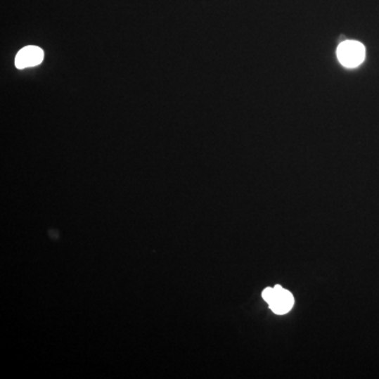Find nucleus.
I'll return each instance as SVG.
<instances>
[{
    "label": "nucleus",
    "instance_id": "20e7f679",
    "mask_svg": "<svg viewBox=\"0 0 379 379\" xmlns=\"http://www.w3.org/2000/svg\"><path fill=\"white\" fill-rule=\"evenodd\" d=\"M262 297L270 304L275 297L274 288H266V289H264V292H262Z\"/></svg>",
    "mask_w": 379,
    "mask_h": 379
},
{
    "label": "nucleus",
    "instance_id": "f03ea898",
    "mask_svg": "<svg viewBox=\"0 0 379 379\" xmlns=\"http://www.w3.org/2000/svg\"><path fill=\"white\" fill-rule=\"evenodd\" d=\"M44 51L35 46H25L19 51L15 58V65L17 69H25V68L35 67L40 65L44 60Z\"/></svg>",
    "mask_w": 379,
    "mask_h": 379
},
{
    "label": "nucleus",
    "instance_id": "f257e3e1",
    "mask_svg": "<svg viewBox=\"0 0 379 379\" xmlns=\"http://www.w3.org/2000/svg\"><path fill=\"white\" fill-rule=\"evenodd\" d=\"M338 57L340 63L347 68H356L363 63L366 57V49L363 44L354 40L342 42L338 49Z\"/></svg>",
    "mask_w": 379,
    "mask_h": 379
},
{
    "label": "nucleus",
    "instance_id": "7ed1b4c3",
    "mask_svg": "<svg viewBox=\"0 0 379 379\" xmlns=\"http://www.w3.org/2000/svg\"><path fill=\"white\" fill-rule=\"evenodd\" d=\"M275 297L270 304L271 310L276 314L283 315L289 312L294 304V298L292 293L283 289L281 285L274 287Z\"/></svg>",
    "mask_w": 379,
    "mask_h": 379
}]
</instances>
